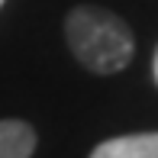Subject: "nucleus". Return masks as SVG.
I'll use <instances>...</instances> for the list:
<instances>
[{"mask_svg": "<svg viewBox=\"0 0 158 158\" xmlns=\"http://www.w3.org/2000/svg\"><path fill=\"white\" fill-rule=\"evenodd\" d=\"M64 39L77 61L94 74H116L132 61L135 42L126 19L113 10L81 3L64 16Z\"/></svg>", "mask_w": 158, "mask_h": 158, "instance_id": "nucleus-1", "label": "nucleus"}, {"mask_svg": "<svg viewBox=\"0 0 158 158\" xmlns=\"http://www.w3.org/2000/svg\"><path fill=\"white\" fill-rule=\"evenodd\" d=\"M35 129L23 119H0V158H32Z\"/></svg>", "mask_w": 158, "mask_h": 158, "instance_id": "nucleus-3", "label": "nucleus"}, {"mask_svg": "<svg viewBox=\"0 0 158 158\" xmlns=\"http://www.w3.org/2000/svg\"><path fill=\"white\" fill-rule=\"evenodd\" d=\"M3 3H6V0H0V6H3Z\"/></svg>", "mask_w": 158, "mask_h": 158, "instance_id": "nucleus-5", "label": "nucleus"}, {"mask_svg": "<svg viewBox=\"0 0 158 158\" xmlns=\"http://www.w3.org/2000/svg\"><path fill=\"white\" fill-rule=\"evenodd\" d=\"M152 71H155V81H158V48H155V58H152Z\"/></svg>", "mask_w": 158, "mask_h": 158, "instance_id": "nucleus-4", "label": "nucleus"}, {"mask_svg": "<svg viewBox=\"0 0 158 158\" xmlns=\"http://www.w3.org/2000/svg\"><path fill=\"white\" fill-rule=\"evenodd\" d=\"M87 158H158V132H129L106 139Z\"/></svg>", "mask_w": 158, "mask_h": 158, "instance_id": "nucleus-2", "label": "nucleus"}]
</instances>
